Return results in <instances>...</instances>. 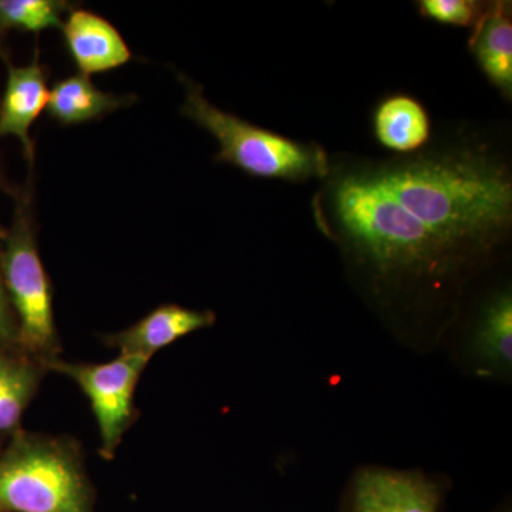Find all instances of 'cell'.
Here are the masks:
<instances>
[{
	"instance_id": "obj_20",
	"label": "cell",
	"mask_w": 512,
	"mask_h": 512,
	"mask_svg": "<svg viewBox=\"0 0 512 512\" xmlns=\"http://www.w3.org/2000/svg\"><path fill=\"white\" fill-rule=\"evenodd\" d=\"M0 40H2V37H0Z\"/></svg>"
},
{
	"instance_id": "obj_4",
	"label": "cell",
	"mask_w": 512,
	"mask_h": 512,
	"mask_svg": "<svg viewBox=\"0 0 512 512\" xmlns=\"http://www.w3.org/2000/svg\"><path fill=\"white\" fill-rule=\"evenodd\" d=\"M0 512H94L77 443L19 430L0 454Z\"/></svg>"
},
{
	"instance_id": "obj_15",
	"label": "cell",
	"mask_w": 512,
	"mask_h": 512,
	"mask_svg": "<svg viewBox=\"0 0 512 512\" xmlns=\"http://www.w3.org/2000/svg\"><path fill=\"white\" fill-rule=\"evenodd\" d=\"M473 348L485 366L495 372H510L512 365V293L510 288L494 293L478 316Z\"/></svg>"
},
{
	"instance_id": "obj_8",
	"label": "cell",
	"mask_w": 512,
	"mask_h": 512,
	"mask_svg": "<svg viewBox=\"0 0 512 512\" xmlns=\"http://www.w3.org/2000/svg\"><path fill=\"white\" fill-rule=\"evenodd\" d=\"M37 52L39 50L32 62L25 66H16L5 56L8 74L0 99V138H18L30 168L35 163V144L30 137V128L46 110L50 94L47 67L40 63Z\"/></svg>"
},
{
	"instance_id": "obj_5",
	"label": "cell",
	"mask_w": 512,
	"mask_h": 512,
	"mask_svg": "<svg viewBox=\"0 0 512 512\" xmlns=\"http://www.w3.org/2000/svg\"><path fill=\"white\" fill-rule=\"evenodd\" d=\"M12 224L0 237V275L18 320L19 349L42 365L55 359L60 343L53 291L37 247L32 183L15 187Z\"/></svg>"
},
{
	"instance_id": "obj_6",
	"label": "cell",
	"mask_w": 512,
	"mask_h": 512,
	"mask_svg": "<svg viewBox=\"0 0 512 512\" xmlns=\"http://www.w3.org/2000/svg\"><path fill=\"white\" fill-rule=\"evenodd\" d=\"M148 362L146 357L120 355L113 362L100 365L70 363L59 357L42 363L43 369L76 382L90 400L99 424L100 454L106 460L114 457L124 433L136 420L134 392Z\"/></svg>"
},
{
	"instance_id": "obj_14",
	"label": "cell",
	"mask_w": 512,
	"mask_h": 512,
	"mask_svg": "<svg viewBox=\"0 0 512 512\" xmlns=\"http://www.w3.org/2000/svg\"><path fill=\"white\" fill-rule=\"evenodd\" d=\"M43 372V366L22 350L0 349V434L18 433Z\"/></svg>"
},
{
	"instance_id": "obj_18",
	"label": "cell",
	"mask_w": 512,
	"mask_h": 512,
	"mask_svg": "<svg viewBox=\"0 0 512 512\" xmlns=\"http://www.w3.org/2000/svg\"><path fill=\"white\" fill-rule=\"evenodd\" d=\"M5 227L0 224V237ZM0 349H19L18 320L0 275Z\"/></svg>"
},
{
	"instance_id": "obj_11",
	"label": "cell",
	"mask_w": 512,
	"mask_h": 512,
	"mask_svg": "<svg viewBox=\"0 0 512 512\" xmlns=\"http://www.w3.org/2000/svg\"><path fill=\"white\" fill-rule=\"evenodd\" d=\"M468 49L481 72L505 100H512L511 2H487L483 15L471 29Z\"/></svg>"
},
{
	"instance_id": "obj_1",
	"label": "cell",
	"mask_w": 512,
	"mask_h": 512,
	"mask_svg": "<svg viewBox=\"0 0 512 512\" xmlns=\"http://www.w3.org/2000/svg\"><path fill=\"white\" fill-rule=\"evenodd\" d=\"M396 201L470 271L507 244L512 232V168L481 134L433 140L417 153L369 160Z\"/></svg>"
},
{
	"instance_id": "obj_19",
	"label": "cell",
	"mask_w": 512,
	"mask_h": 512,
	"mask_svg": "<svg viewBox=\"0 0 512 512\" xmlns=\"http://www.w3.org/2000/svg\"><path fill=\"white\" fill-rule=\"evenodd\" d=\"M13 185H10L8 181H6L5 174H3L2 165H0V190L5 192H10L12 190Z\"/></svg>"
},
{
	"instance_id": "obj_2",
	"label": "cell",
	"mask_w": 512,
	"mask_h": 512,
	"mask_svg": "<svg viewBox=\"0 0 512 512\" xmlns=\"http://www.w3.org/2000/svg\"><path fill=\"white\" fill-rule=\"evenodd\" d=\"M330 164L312 200L313 218L376 293L440 295L470 272L383 187L369 160Z\"/></svg>"
},
{
	"instance_id": "obj_10",
	"label": "cell",
	"mask_w": 512,
	"mask_h": 512,
	"mask_svg": "<svg viewBox=\"0 0 512 512\" xmlns=\"http://www.w3.org/2000/svg\"><path fill=\"white\" fill-rule=\"evenodd\" d=\"M217 316L211 311H195L177 303L158 306L136 325L107 336V345L119 349L120 355L151 357L178 339L211 328Z\"/></svg>"
},
{
	"instance_id": "obj_7",
	"label": "cell",
	"mask_w": 512,
	"mask_h": 512,
	"mask_svg": "<svg viewBox=\"0 0 512 512\" xmlns=\"http://www.w3.org/2000/svg\"><path fill=\"white\" fill-rule=\"evenodd\" d=\"M439 481L416 471L369 467L353 478L340 512H440Z\"/></svg>"
},
{
	"instance_id": "obj_3",
	"label": "cell",
	"mask_w": 512,
	"mask_h": 512,
	"mask_svg": "<svg viewBox=\"0 0 512 512\" xmlns=\"http://www.w3.org/2000/svg\"><path fill=\"white\" fill-rule=\"evenodd\" d=\"M178 77L185 89L181 113L217 140V163L264 180L306 183L328 177L332 157L320 144L292 140L218 109L204 96L201 84L183 73Z\"/></svg>"
},
{
	"instance_id": "obj_16",
	"label": "cell",
	"mask_w": 512,
	"mask_h": 512,
	"mask_svg": "<svg viewBox=\"0 0 512 512\" xmlns=\"http://www.w3.org/2000/svg\"><path fill=\"white\" fill-rule=\"evenodd\" d=\"M73 8L66 0H0V37L8 30L39 35L43 30L62 29Z\"/></svg>"
},
{
	"instance_id": "obj_9",
	"label": "cell",
	"mask_w": 512,
	"mask_h": 512,
	"mask_svg": "<svg viewBox=\"0 0 512 512\" xmlns=\"http://www.w3.org/2000/svg\"><path fill=\"white\" fill-rule=\"evenodd\" d=\"M60 30L67 53L84 76L111 72L133 59L119 29L92 10L73 8Z\"/></svg>"
},
{
	"instance_id": "obj_17",
	"label": "cell",
	"mask_w": 512,
	"mask_h": 512,
	"mask_svg": "<svg viewBox=\"0 0 512 512\" xmlns=\"http://www.w3.org/2000/svg\"><path fill=\"white\" fill-rule=\"evenodd\" d=\"M421 18L441 25L473 29L483 15L487 2L478 0H419L416 3Z\"/></svg>"
},
{
	"instance_id": "obj_12",
	"label": "cell",
	"mask_w": 512,
	"mask_h": 512,
	"mask_svg": "<svg viewBox=\"0 0 512 512\" xmlns=\"http://www.w3.org/2000/svg\"><path fill=\"white\" fill-rule=\"evenodd\" d=\"M134 94L107 93L82 73L57 80L50 90L46 111L50 119L63 127L79 126L104 119L114 111L136 103Z\"/></svg>"
},
{
	"instance_id": "obj_13",
	"label": "cell",
	"mask_w": 512,
	"mask_h": 512,
	"mask_svg": "<svg viewBox=\"0 0 512 512\" xmlns=\"http://www.w3.org/2000/svg\"><path fill=\"white\" fill-rule=\"evenodd\" d=\"M373 131L384 148L399 156L423 150L433 138L429 111L416 97L404 93L380 100L373 111Z\"/></svg>"
}]
</instances>
